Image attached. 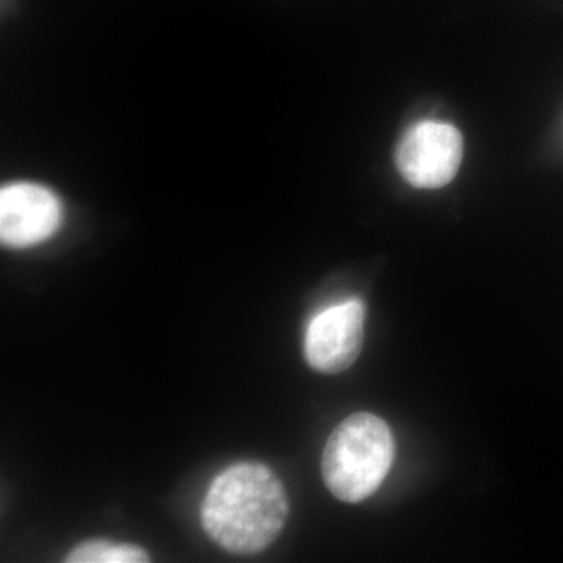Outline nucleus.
<instances>
[{"instance_id": "1", "label": "nucleus", "mask_w": 563, "mask_h": 563, "mask_svg": "<svg viewBox=\"0 0 563 563\" xmlns=\"http://www.w3.org/2000/svg\"><path fill=\"white\" fill-rule=\"evenodd\" d=\"M290 514L284 483L261 462H239L211 483L202 503V528L211 542L233 554L272 547Z\"/></svg>"}, {"instance_id": "2", "label": "nucleus", "mask_w": 563, "mask_h": 563, "mask_svg": "<svg viewBox=\"0 0 563 563\" xmlns=\"http://www.w3.org/2000/svg\"><path fill=\"white\" fill-rule=\"evenodd\" d=\"M395 457V440L377 415L358 412L340 422L322 451L321 473L343 503L365 501L383 485Z\"/></svg>"}, {"instance_id": "3", "label": "nucleus", "mask_w": 563, "mask_h": 563, "mask_svg": "<svg viewBox=\"0 0 563 563\" xmlns=\"http://www.w3.org/2000/svg\"><path fill=\"white\" fill-rule=\"evenodd\" d=\"M462 154V135L454 125L421 121L404 133L395 158L407 184L435 190L454 179L461 168Z\"/></svg>"}, {"instance_id": "4", "label": "nucleus", "mask_w": 563, "mask_h": 563, "mask_svg": "<svg viewBox=\"0 0 563 563\" xmlns=\"http://www.w3.org/2000/svg\"><path fill=\"white\" fill-rule=\"evenodd\" d=\"M365 306L351 299L322 310L306 332V361L318 373L336 374L350 368L362 351Z\"/></svg>"}, {"instance_id": "5", "label": "nucleus", "mask_w": 563, "mask_h": 563, "mask_svg": "<svg viewBox=\"0 0 563 563\" xmlns=\"http://www.w3.org/2000/svg\"><path fill=\"white\" fill-rule=\"evenodd\" d=\"M62 203L41 185L18 181L0 191V240L24 250L46 242L60 228Z\"/></svg>"}, {"instance_id": "6", "label": "nucleus", "mask_w": 563, "mask_h": 563, "mask_svg": "<svg viewBox=\"0 0 563 563\" xmlns=\"http://www.w3.org/2000/svg\"><path fill=\"white\" fill-rule=\"evenodd\" d=\"M69 563H143L150 562V554L143 548L131 543H113L107 540H90L77 544L66 555Z\"/></svg>"}]
</instances>
